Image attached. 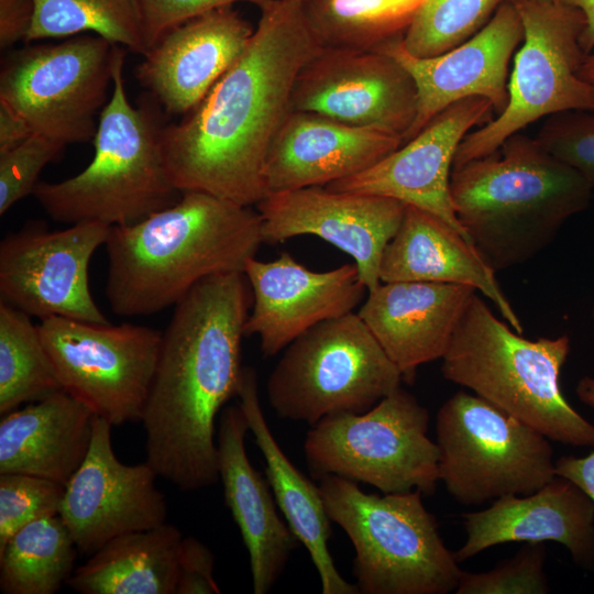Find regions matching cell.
<instances>
[{
    "label": "cell",
    "instance_id": "cell-31",
    "mask_svg": "<svg viewBox=\"0 0 594 594\" xmlns=\"http://www.w3.org/2000/svg\"><path fill=\"white\" fill-rule=\"evenodd\" d=\"M424 0H307L302 9L324 48L370 50L404 35Z\"/></svg>",
    "mask_w": 594,
    "mask_h": 594
},
{
    "label": "cell",
    "instance_id": "cell-28",
    "mask_svg": "<svg viewBox=\"0 0 594 594\" xmlns=\"http://www.w3.org/2000/svg\"><path fill=\"white\" fill-rule=\"evenodd\" d=\"M239 406L266 463V479L285 520L307 549L318 572L323 594H359L338 571L328 542L332 534L319 486L310 482L284 453L265 419L253 367L244 366Z\"/></svg>",
    "mask_w": 594,
    "mask_h": 594
},
{
    "label": "cell",
    "instance_id": "cell-43",
    "mask_svg": "<svg viewBox=\"0 0 594 594\" xmlns=\"http://www.w3.org/2000/svg\"><path fill=\"white\" fill-rule=\"evenodd\" d=\"M32 134L26 120L0 101V153L15 147Z\"/></svg>",
    "mask_w": 594,
    "mask_h": 594
},
{
    "label": "cell",
    "instance_id": "cell-35",
    "mask_svg": "<svg viewBox=\"0 0 594 594\" xmlns=\"http://www.w3.org/2000/svg\"><path fill=\"white\" fill-rule=\"evenodd\" d=\"M65 487L35 475L0 474V548L28 524L59 515Z\"/></svg>",
    "mask_w": 594,
    "mask_h": 594
},
{
    "label": "cell",
    "instance_id": "cell-21",
    "mask_svg": "<svg viewBox=\"0 0 594 594\" xmlns=\"http://www.w3.org/2000/svg\"><path fill=\"white\" fill-rule=\"evenodd\" d=\"M255 28L233 6L166 31L143 56L135 77L169 114H186L241 58Z\"/></svg>",
    "mask_w": 594,
    "mask_h": 594
},
{
    "label": "cell",
    "instance_id": "cell-32",
    "mask_svg": "<svg viewBox=\"0 0 594 594\" xmlns=\"http://www.w3.org/2000/svg\"><path fill=\"white\" fill-rule=\"evenodd\" d=\"M26 42L96 34L145 55L148 51L141 0H33Z\"/></svg>",
    "mask_w": 594,
    "mask_h": 594
},
{
    "label": "cell",
    "instance_id": "cell-19",
    "mask_svg": "<svg viewBox=\"0 0 594 594\" xmlns=\"http://www.w3.org/2000/svg\"><path fill=\"white\" fill-rule=\"evenodd\" d=\"M402 37L378 47L409 72L417 87V116L403 143L460 100L482 97L496 114L505 109L509 62L524 40L522 21L512 0H505L475 35L440 55L416 57L404 48Z\"/></svg>",
    "mask_w": 594,
    "mask_h": 594
},
{
    "label": "cell",
    "instance_id": "cell-34",
    "mask_svg": "<svg viewBox=\"0 0 594 594\" xmlns=\"http://www.w3.org/2000/svg\"><path fill=\"white\" fill-rule=\"evenodd\" d=\"M505 0H424L402 37L416 57H433L482 30Z\"/></svg>",
    "mask_w": 594,
    "mask_h": 594
},
{
    "label": "cell",
    "instance_id": "cell-38",
    "mask_svg": "<svg viewBox=\"0 0 594 594\" xmlns=\"http://www.w3.org/2000/svg\"><path fill=\"white\" fill-rule=\"evenodd\" d=\"M63 145L33 133L15 147L0 153V215L33 194L43 168L63 150Z\"/></svg>",
    "mask_w": 594,
    "mask_h": 594
},
{
    "label": "cell",
    "instance_id": "cell-46",
    "mask_svg": "<svg viewBox=\"0 0 594 594\" xmlns=\"http://www.w3.org/2000/svg\"><path fill=\"white\" fill-rule=\"evenodd\" d=\"M531 1H536V2H557V1H560V0H531Z\"/></svg>",
    "mask_w": 594,
    "mask_h": 594
},
{
    "label": "cell",
    "instance_id": "cell-18",
    "mask_svg": "<svg viewBox=\"0 0 594 594\" xmlns=\"http://www.w3.org/2000/svg\"><path fill=\"white\" fill-rule=\"evenodd\" d=\"M492 111L491 102L482 97L454 102L374 165L324 187L394 198L420 208L442 219L472 244L452 205L451 167L465 135L491 118Z\"/></svg>",
    "mask_w": 594,
    "mask_h": 594
},
{
    "label": "cell",
    "instance_id": "cell-8",
    "mask_svg": "<svg viewBox=\"0 0 594 594\" xmlns=\"http://www.w3.org/2000/svg\"><path fill=\"white\" fill-rule=\"evenodd\" d=\"M267 383L277 416L316 425L361 414L400 387L403 375L358 312L323 321L289 343Z\"/></svg>",
    "mask_w": 594,
    "mask_h": 594
},
{
    "label": "cell",
    "instance_id": "cell-5",
    "mask_svg": "<svg viewBox=\"0 0 594 594\" xmlns=\"http://www.w3.org/2000/svg\"><path fill=\"white\" fill-rule=\"evenodd\" d=\"M509 327L475 293L441 359L443 377L550 441L594 447V425L570 405L560 385L570 338L529 340Z\"/></svg>",
    "mask_w": 594,
    "mask_h": 594
},
{
    "label": "cell",
    "instance_id": "cell-33",
    "mask_svg": "<svg viewBox=\"0 0 594 594\" xmlns=\"http://www.w3.org/2000/svg\"><path fill=\"white\" fill-rule=\"evenodd\" d=\"M31 316L0 302V414L62 391Z\"/></svg>",
    "mask_w": 594,
    "mask_h": 594
},
{
    "label": "cell",
    "instance_id": "cell-23",
    "mask_svg": "<svg viewBox=\"0 0 594 594\" xmlns=\"http://www.w3.org/2000/svg\"><path fill=\"white\" fill-rule=\"evenodd\" d=\"M402 144L400 136L386 131L292 110L267 152L266 195L324 187L369 168Z\"/></svg>",
    "mask_w": 594,
    "mask_h": 594
},
{
    "label": "cell",
    "instance_id": "cell-1",
    "mask_svg": "<svg viewBox=\"0 0 594 594\" xmlns=\"http://www.w3.org/2000/svg\"><path fill=\"white\" fill-rule=\"evenodd\" d=\"M321 45L302 3L274 0L241 58L178 123L164 124L161 147L179 191H204L256 206L265 196L268 148L292 111L301 68Z\"/></svg>",
    "mask_w": 594,
    "mask_h": 594
},
{
    "label": "cell",
    "instance_id": "cell-26",
    "mask_svg": "<svg viewBox=\"0 0 594 594\" xmlns=\"http://www.w3.org/2000/svg\"><path fill=\"white\" fill-rule=\"evenodd\" d=\"M381 282H429L471 286L491 299L516 332L521 321L476 249L439 217L406 206L403 221L384 250Z\"/></svg>",
    "mask_w": 594,
    "mask_h": 594
},
{
    "label": "cell",
    "instance_id": "cell-47",
    "mask_svg": "<svg viewBox=\"0 0 594 594\" xmlns=\"http://www.w3.org/2000/svg\"><path fill=\"white\" fill-rule=\"evenodd\" d=\"M294 1L299 2V3H304V2H306L307 0H294Z\"/></svg>",
    "mask_w": 594,
    "mask_h": 594
},
{
    "label": "cell",
    "instance_id": "cell-15",
    "mask_svg": "<svg viewBox=\"0 0 594 594\" xmlns=\"http://www.w3.org/2000/svg\"><path fill=\"white\" fill-rule=\"evenodd\" d=\"M417 107L414 78L381 47H322L301 68L292 92V110L386 131L403 141Z\"/></svg>",
    "mask_w": 594,
    "mask_h": 594
},
{
    "label": "cell",
    "instance_id": "cell-42",
    "mask_svg": "<svg viewBox=\"0 0 594 594\" xmlns=\"http://www.w3.org/2000/svg\"><path fill=\"white\" fill-rule=\"evenodd\" d=\"M554 472L574 483L594 502V451L583 458L560 457L554 461Z\"/></svg>",
    "mask_w": 594,
    "mask_h": 594
},
{
    "label": "cell",
    "instance_id": "cell-30",
    "mask_svg": "<svg viewBox=\"0 0 594 594\" xmlns=\"http://www.w3.org/2000/svg\"><path fill=\"white\" fill-rule=\"evenodd\" d=\"M76 543L59 515L19 529L0 548L4 594H54L74 573Z\"/></svg>",
    "mask_w": 594,
    "mask_h": 594
},
{
    "label": "cell",
    "instance_id": "cell-11",
    "mask_svg": "<svg viewBox=\"0 0 594 594\" xmlns=\"http://www.w3.org/2000/svg\"><path fill=\"white\" fill-rule=\"evenodd\" d=\"M435 441L440 482L464 506L528 495L557 476L550 440L475 394L441 405Z\"/></svg>",
    "mask_w": 594,
    "mask_h": 594
},
{
    "label": "cell",
    "instance_id": "cell-39",
    "mask_svg": "<svg viewBox=\"0 0 594 594\" xmlns=\"http://www.w3.org/2000/svg\"><path fill=\"white\" fill-rule=\"evenodd\" d=\"M237 2H248L264 10L274 0H141L147 48L169 29L205 12Z\"/></svg>",
    "mask_w": 594,
    "mask_h": 594
},
{
    "label": "cell",
    "instance_id": "cell-45",
    "mask_svg": "<svg viewBox=\"0 0 594 594\" xmlns=\"http://www.w3.org/2000/svg\"><path fill=\"white\" fill-rule=\"evenodd\" d=\"M580 76L594 86V51L585 55L580 68Z\"/></svg>",
    "mask_w": 594,
    "mask_h": 594
},
{
    "label": "cell",
    "instance_id": "cell-20",
    "mask_svg": "<svg viewBox=\"0 0 594 594\" xmlns=\"http://www.w3.org/2000/svg\"><path fill=\"white\" fill-rule=\"evenodd\" d=\"M252 292L245 336H256L265 356L283 351L312 327L353 312L367 289L355 263L316 272L283 252L252 257L244 267Z\"/></svg>",
    "mask_w": 594,
    "mask_h": 594
},
{
    "label": "cell",
    "instance_id": "cell-27",
    "mask_svg": "<svg viewBox=\"0 0 594 594\" xmlns=\"http://www.w3.org/2000/svg\"><path fill=\"white\" fill-rule=\"evenodd\" d=\"M94 418L63 389L3 415L0 474L35 475L66 486L88 453Z\"/></svg>",
    "mask_w": 594,
    "mask_h": 594
},
{
    "label": "cell",
    "instance_id": "cell-17",
    "mask_svg": "<svg viewBox=\"0 0 594 594\" xmlns=\"http://www.w3.org/2000/svg\"><path fill=\"white\" fill-rule=\"evenodd\" d=\"M406 206L383 196L307 187L267 194L256 210L263 243L318 237L352 257L369 292L381 284L382 256Z\"/></svg>",
    "mask_w": 594,
    "mask_h": 594
},
{
    "label": "cell",
    "instance_id": "cell-14",
    "mask_svg": "<svg viewBox=\"0 0 594 594\" xmlns=\"http://www.w3.org/2000/svg\"><path fill=\"white\" fill-rule=\"evenodd\" d=\"M110 228L101 222L56 231L31 226L7 235L0 243L1 300L41 320L109 322L90 293L88 268Z\"/></svg>",
    "mask_w": 594,
    "mask_h": 594
},
{
    "label": "cell",
    "instance_id": "cell-12",
    "mask_svg": "<svg viewBox=\"0 0 594 594\" xmlns=\"http://www.w3.org/2000/svg\"><path fill=\"white\" fill-rule=\"evenodd\" d=\"M121 46L96 34L25 47L0 74V101L63 146L94 140Z\"/></svg>",
    "mask_w": 594,
    "mask_h": 594
},
{
    "label": "cell",
    "instance_id": "cell-48",
    "mask_svg": "<svg viewBox=\"0 0 594 594\" xmlns=\"http://www.w3.org/2000/svg\"><path fill=\"white\" fill-rule=\"evenodd\" d=\"M592 318H593V321H594V308H593V311H592Z\"/></svg>",
    "mask_w": 594,
    "mask_h": 594
},
{
    "label": "cell",
    "instance_id": "cell-22",
    "mask_svg": "<svg viewBox=\"0 0 594 594\" xmlns=\"http://www.w3.org/2000/svg\"><path fill=\"white\" fill-rule=\"evenodd\" d=\"M462 517L466 539L453 552L459 563L506 542L556 541L576 565L594 571V502L566 479L556 476L531 494L506 495Z\"/></svg>",
    "mask_w": 594,
    "mask_h": 594
},
{
    "label": "cell",
    "instance_id": "cell-36",
    "mask_svg": "<svg viewBox=\"0 0 594 594\" xmlns=\"http://www.w3.org/2000/svg\"><path fill=\"white\" fill-rule=\"evenodd\" d=\"M543 542H527L512 558L482 572L463 571L457 594H546L549 583L544 571Z\"/></svg>",
    "mask_w": 594,
    "mask_h": 594
},
{
    "label": "cell",
    "instance_id": "cell-2",
    "mask_svg": "<svg viewBox=\"0 0 594 594\" xmlns=\"http://www.w3.org/2000/svg\"><path fill=\"white\" fill-rule=\"evenodd\" d=\"M252 306L243 272L213 275L174 306L141 422L146 462L183 492L219 481L216 418L238 396Z\"/></svg>",
    "mask_w": 594,
    "mask_h": 594
},
{
    "label": "cell",
    "instance_id": "cell-3",
    "mask_svg": "<svg viewBox=\"0 0 594 594\" xmlns=\"http://www.w3.org/2000/svg\"><path fill=\"white\" fill-rule=\"evenodd\" d=\"M263 244L257 210L204 191H185L172 206L110 228L106 296L121 317L175 306L199 282L243 272Z\"/></svg>",
    "mask_w": 594,
    "mask_h": 594
},
{
    "label": "cell",
    "instance_id": "cell-7",
    "mask_svg": "<svg viewBox=\"0 0 594 594\" xmlns=\"http://www.w3.org/2000/svg\"><path fill=\"white\" fill-rule=\"evenodd\" d=\"M319 488L332 522L349 537L362 594H448L463 570L443 542L418 490L367 494L356 482L327 475Z\"/></svg>",
    "mask_w": 594,
    "mask_h": 594
},
{
    "label": "cell",
    "instance_id": "cell-24",
    "mask_svg": "<svg viewBox=\"0 0 594 594\" xmlns=\"http://www.w3.org/2000/svg\"><path fill=\"white\" fill-rule=\"evenodd\" d=\"M475 293L460 284L381 282L358 315L411 383L420 365L442 359Z\"/></svg>",
    "mask_w": 594,
    "mask_h": 594
},
{
    "label": "cell",
    "instance_id": "cell-25",
    "mask_svg": "<svg viewBox=\"0 0 594 594\" xmlns=\"http://www.w3.org/2000/svg\"><path fill=\"white\" fill-rule=\"evenodd\" d=\"M248 431L239 405L222 410L217 433L219 480L224 503L249 552L253 593L265 594L279 579L299 541L278 515L267 479L249 460Z\"/></svg>",
    "mask_w": 594,
    "mask_h": 594
},
{
    "label": "cell",
    "instance_id": "cell-6",
    "mask_svg": "<svg viewBox=\"0 0 594 594\" xmlns=\"http://www.w3.org/2000/svg\"><path fill=\"white\" fill-rule=\"evenodd\" d=\"M118 52L111 96L98 118L95 154L79 174L58 183L38 182L32 195L55 221L135 223L174 205L180 197L162 154L160 105L145 97L134 107L125 91Z\"/></svg>",
    "mask_w": 594,
    "mask_h": 594
},
{
    "label": "cell",
    "instance_id": "cell-4",
    "mask_svg": "<svg viewBox=\"0 0 594 594\" xmlns=\"http://www.w3.org/2000/svg\"><path fill=\"white\" fill-rule=\"evenodd\" d=\"M450 191L460 224L495 272L537 255L594 196L579 172L520 133L452 168Z\"/></svg>",
    "mask_w": 594,
    "mask_h": 594
},
{
    "label": "cell",
    "instance_id": "cell-10",
    "mask_svg": "<svg viewBox=\"0 0 594 594\" xmlns=\"http://www.w3.org/2000/svg\"><path fill=\"white\" fill-rule=\"evenodd\" d=\"M522 21L524 40L515 53L505 109L469 132L453 168L497 151L512 135L541 118L566 111H594V86L583 80L585 57L581 10L562 1L512 0Z\"/></svg>",
    "mask_w": 594,
    "mask_h": 594
},
{
    "label": "cell",
    "instance_id": "cell-13",
    "mask_svg": "<svg viewBox=\"0 0 594 594\" xmlns=\"http://www.w3.org/2000/svg\"><path fill=\"white\" fill-rule=\"evenodd\" d=\"M37 327L63 391L112 426L141 420L161 331L64 317L43 319Z\"/></svg>",
    "mask_w": 594,
    "mask_h": 594
},
{
    "label": "cell",
    "instance_id": "cell-16",
    "mask_svg": "<svg viewBox=\"0 0 594 594\" xmlns=\"http://www.w3.org/2000/svg\"><path fill=\"white\" fill-rule=\"evenodd\" d=\"M112 425L95 416L88 453L68 481L59 516L78 551L92 554L113 538L166 522L158 476L145 461L124 464L114 454Z\"/></svg>",
    "mask_w": 594,
    "mask_h": 594
},
{
    "label": "cell",
    "instance_id": "cell-37",
    "mask_svg": "<svg viewBox=\"0 0 594 594\" xmlns=\"http://www.w3.org/2000/svg\"><path fill=\"white\" fill-rule=\"evenodd\" d=\"M536 140L551 155L579 172L594 188V111L548 117Z\"/></svg>",
    "mask_w": 594,
    "mask_h": 594
},
{
    "label": "cell",
    "instance_id": "cell-29",
    "mask_svg": "<svg viewBox=\"0 0 594 594\" xmlns=\"http://www.w3.org/2000/svg\"><path fill=\"white\" fill-rule=\"evenodd\" d=\"M183 538L166 522L118 536L78 566L67 584L81 594H176Z\"/></svg>",
    "mask_w": 594,
    "mask_h": 594
},
{
    "label": "cell",
    "instance_id": "cell-41",
    "mask_svg": "<svg viewBox=\"0 0 594 594\" xmlns=\"http://www.w3.org/2000/svg\"><path fill=\"white\" fill-rule=\"evenodd\" d=\"M33 18V0H0V47L26 41Z\"/></svg>",
    "mask_w": 594,
    "mask_h": 594
},
{
    "label": "cell",
    "instance_id": "cell-49",
    "mask_svg": "<svg viewBox=\"0 0 594 594\" xmlns=\"http://www.w3.org/2000/svg\"><path fill=\"white\" fill-rule=\"evenodd\" d=\"M593 200H594V196H593Z\"/></svg>",
    "mask_w": 594,
    "mask_h": 594
},
{
    "label": "cell",
    "instance_id": "cell-9",
    "mask_svg": "<svg viewBox=\"0 0 594 594\" xmlns=\"http://www.w3.org/2000/svg\"><path fill=\"white\" fill-rule=\"evenodd\" d=\"M429 413L402 386L361 413L330 415L308 431L304 453L312 475H336L383 494H433L439 449L428 437Z\"/></svg>",
    "mask_w": 594,
    "mask_h": 594
},
{
    "label": "cell",
    "instance_id": "cell-40",
    "mask_svg": "<svg viewBox=\"0 0 594 594\" xmlns=\"http://www.w3.org/2000/svg\"><path fill=\"white\" fill-rule=\"evenodd\" d=\"M176 594H219L213 578L215 556L200 540L184 537L178 550Z\"/></svg>",
    "mask_w": 594,
    "mask_h": 594
},
{
    "label": "cell",
    "instance_id": "cell-44",
    "mask_svg": "<svg viewBox=\"0 0 594 594\" xmlns=\"http://www.w3.org/2000/svg\"><path fill=\"white\" fill-rule=\"evenodd\" d=\"M582 11L585 24L580 35V45L585 54L594 51V0H560Z\"/></svg>",
    "mask_w": 594,
    "mask_h": 594
}]
</instances>
